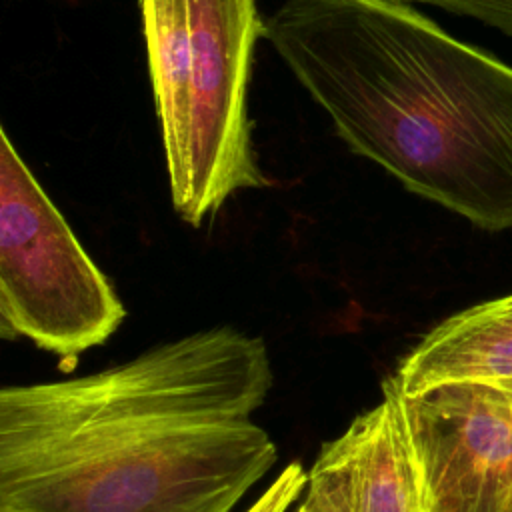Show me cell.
Here are the masks:
<instances>
[{
    "label": "cell",
    "instance_id": "cell-8",
    "mask_svg": "<svg viewBox=\"0 0 512 512\" xmlns=\"http://www.w3.org/2000/svg\"><path fill=\"white\" fill-rule=\"evenodd\" d=\"M306 486L308 472L300 462H292L276 476V480L246 512H288L290 504L304 492Z\"/></svg>",
    "mask_w": 512,
    "mask_h": 512
},
{
    "label": "cell",
    "instance_id": "cell-3",
    "mask_svg": "<svg viewBox=\"0 0 512 512\" xmlns=\"http://www.w3.org/2000/svg\"><path fill=\"white\" fill-rule=\"evenodd\" d=\"M174 212L202 226L240 190L268 188L248 118L258 0H138Z\"/></svg>",
    "mask_w": 512,
    "mask_h": 512
},
{
    "label": "cell",
    "instance_id": "cell-12",
    "mask_svg": "<svg viewBox=\"0 0 512 512\" xmlns=\"http://www.w3.org/2000/svg\"><path fill=\"white\" fill-rule=\"evenodd\" d=\"M508 512H512V508H510V510H508Z\"/></svg>",
    "mask_w": 512,
    "mask_h": 512
},
{
    "label": "cell",
    "instance_id": "cell-11",
    "mask_svg": "<svg viewBox=\"0 0 512 512\" xmlns=\"http://www.w3.org/2000/svg\"><path fill=\"white\" fill-rule=\"evenodd\" d=\"M296 512H310V510H306V508H302V510H296Z\"/></svg>",
    "mask_w": 512,
    "mask_h": 512
},
{
    "label": "cell",
    "instance_id": "cell-1",
    "mask_svg": "<svg viewBox=\"0 0 512 512\" xmlns=\"http://www.w3.org/2000/svg\"><path fill=\"white\" fill-rule=\"evenodd\" d=\"M262 338L232 326L96 374L0 390V506L232 512L278 452L250 420L272 386Z\"/></svg>",
    "mask_w": 512,
    "mask_h": 512
},
{
    "label": "cell",
    "instance_id": "cell-10",
    "mask_svg": "<svg viewBox=\"0 0 512 512\" xmlns=\"http://www.w3.org/2000/svg\"><path fill=\"white\" fill-rule=\"evenodd\" d=\"M0 512H26V510H18V508H8V506H0Z\"/></svg>",
    "mask_w": 512,
    "mask_h": 512
},
{
    "label": "cell",
    "instance_id": "cell-2",
    "mask_svg": "<svg viewBox=\"0 0 512 512\" xmlns=\"http://www.w3.org/2000/svg\"><path fill=\"white\" fill-rule=\"evenodd\" d=\"M262 38L354 154L484 230H512L508 64L406 0H286Z\"/></svg>",
    "mask_w": 512,
    "mask_h": 512
},
{
    "label": "cell",
    "instance_id": "cell-4",
    "mask_svg": "<svg viewBox=\"0 0 512 512\" xmlns=\"http://www.w3.org/2000/svg\"><path fill=\"white\" fill-rule=\"evenodd\" d=\"M126 318L116 290L0 130V334L62 364L106 342Z\"/></svg>",
    "mask_w": 512,
    "mask_h": 512
},
{
    "label": "cell",
    "instance_id": "cell-5",
    "mask_svg": "<svg viewBox=\"0 0 512 512\" xmlns=\"http://www.w3.org/2000/svg\"><path fill=\"white\" fill-rule=\"evenodd\" d=\"M402 400L424 512H508L512 386L450 382Z\"/></svg>",
    "mask_w": 512,
    "mask_h": 512
},
{
    "label": "cell",
    "instance_id": "cell-9",
    "mask_svg": "<svg viewBox=\"0 0 512 512\" xmlns=\"http://www.w3.org/2000/svg\"><path fill=\"white\" fill-rule=\"evenodd\" d=\"M470 16L512 38V0H414Z\"/></svg>",
    "mask_w": 512,
    "mask_h": 512
},
{
    "label": "cell",
    "instance_id": "cell-6",
    "mask_svg": "<svg viewBox=\"0 0 512 512\" xmlns=\"http://www.w3.org/2000/svg\"><path fill=\"white\" fill-rule=\"evenodd\" d=\"M306 496L320 512H424L404 400L394 376L382 400L322 444L308 470Z\"/></svg>",
    "mask_w": 512,
    "mask_h": 512
},
{
    "label": "cell",
    "instance_id": "cell-7",
    "mask_svg": "<svg viewBox=\"0 0 512 512\" xmlns=\"http://www.w3.org/2000/svg\"><path fill=\"white\" fill-rule=\"evenodd\" d=\"M394 380L402 396L450 382L512 386V294L442 320L402 358Z\"/></svg>",
    "mask_w": 512,
    "mask_h": 512
}]
</instances>
